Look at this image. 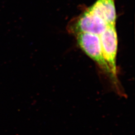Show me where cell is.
Listing matches in <instances>:
<instances>
[{
	"mask_svg": "<svg viewBox=\"0 0 135 135\" xmlns=\"http://www.w3.org/2000/svg\"><path fill=\"white\" fill-rule=\"evenodd\" d=\"M101 18L108 25H115L117 13L115 0H97L88 8Z\"/></svg>",
	"mask_w": 135,
	"mask_h": 135,
	"instance_id": "cell-4",
	"label": "cell"
},
{
	"mask_svg": "<svg viewBox=\"0 0 135 135\" xmlns=\"http://www.w3.org/2000/svg\"><path fill=\"white\" fill-rule=\"evenodd\" d=\"M99 36L103 56L111 72L112 82L119 90L117 67L118 40L115 25H108Z\"/></svg>",
	"mask_w": 135,
	"mask_h": 135,
	"instance_id": "cell-1",
	"label": "cell"
},
{
	"mask_svg": "<svg viewBox=\"0 0 135 135\" xmlns=\"http://www.w3.org/2000/svg\"><path fill=\"white\" fill-rule=\"evenodd\" d=\"M108 25L89 8L81 15L71 26V30L76 34L88 33L100 35Z\"/></svg>",
	"mask_w": 135,
	"mask_h": 135,
	"instance_id": "cell-3",
	"label": "cell"
},
{
	"mask_svg": "<svg viewBox=\"0 0 135 135\" xmlns=\"http://www.w3.org/2000/svg\"><path fill=\"white\" fill-rule=\"evenodd\" d=\"M76 35L79 47L109 76L112 81L111 72L103 56L99 35L88 33Z\"/></svg>",
	"mask_w": 135,
	"mask_h": 135,
	"instance_id": "cell-2",
	"label": "cell"
}]
</instances>
